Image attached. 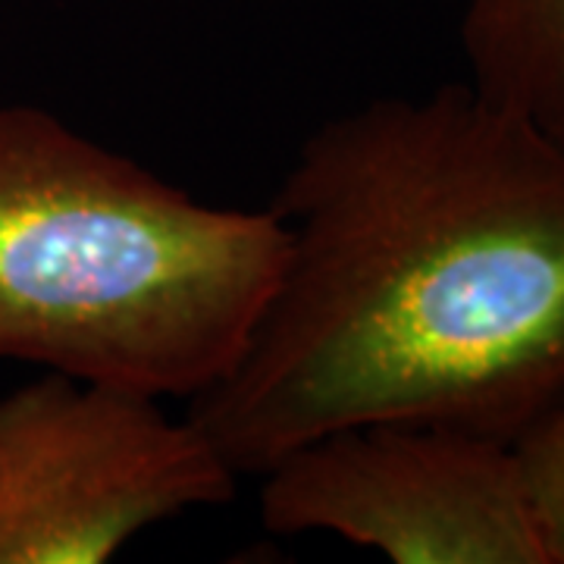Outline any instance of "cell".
I'll use <instances>...</instances> for the list:
<instances>
[{
  "instance_id": "obj_5",
  "label": "cell",
  "mask_w": 564,
  "mask_h": 564,
  "mask_svg": "<svg viewBox=\"0 0 564 564\" xmlns=\"http://www.w3.org/2000/svg\"><path fill=\"white\" fill-rule=\"evenodd\" d=\"M470 85L564 148V0H467Z\"/></svg>"
},
{
  "instance_id": "obj_6",
  "label": "cell",
  "mask_w": 564,
  "mask_h": 564,
  "mask_svg": "<svg viewBox=\"0 0 564 564\" xmlns=\"http://www.w3.org/2000/svg\"><path fill=\"white\" fill-rule=\"evenodd\" d=\"M545 564H564V392L514 436Z\"/></svg>"
},
{
  "instance_id": "obj_4",
  "label": "cell",
  "mask_w": 564,
  "mask_h": 564,
  "mask_svg": "<svg viewBox=\"0 0 564 564\" xmlns=\"http://www.w3.org/2000/svg\"><path fill=\"white\" fill-rule=\"evenodd\" d=\"M270 533H333L395 564H545L514 445L426 423L323 433L261 474Z\"/></svg>"
},
{
  "instance_id": "obj_2",
  "label": "cell",
  "mask_w": 564,
  "mask_h": 564,
  "mask_svg": "<svg viewBox=\"0 0 564 564\" xmlns=\"http://www.w3.org/2000/svg\"><path fill=\"white\" fill-rule=\"evenodd\" d=\"M289 236L35 104H0V361L195 399L242 355Z\"/></svg>"
},
{
  "instance_id": "obj_1",
  "label": "cell",
  "mask_w": 564,
  "mask_h": 564,
  "mask_svg": "<svg viewBox=\"0 0 564 564\" xmlns=\"http://www.w3.org/2000/svg\"><path fill=\"white\" fill-rule=\"evenodd\" d=\"M270 210L276 285L188 411L239 480L364 423L514 443L564 392V148L470 82L323 122Z\"/></svg>"
},
{
  "instance_id": "obj_3",
  "label": "cell",
  "mask_w": 564,
  "mask_h": 564,
  "mask_svg": "<svg viewBox=\"0 0 564 564\" xmlns=\"http://www.w3.org/2000/svg\"><path fill=\"white\" fill-rule=\"evenodd\" d=\"M236 486L202 430L154 395L44 373L0 399V564H104Z\"/></svg>"
}]
</instances>
